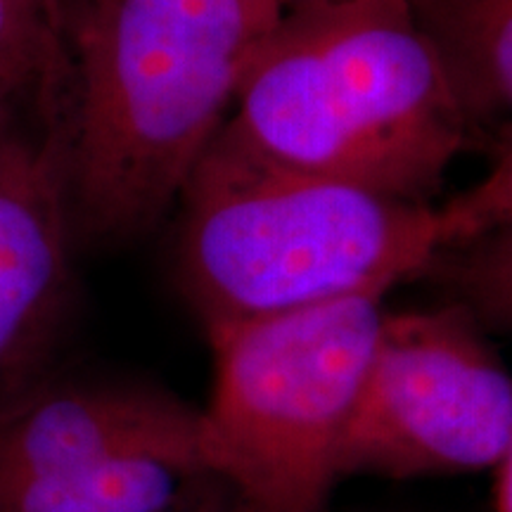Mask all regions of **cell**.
<instances>
[{
    "instance_id": "obj_1",
    "label": "cell",
    "mask_w": 512,
    "mask_h": 512,
    "mask_svg": "<svg viewBox=\"0 0 512 512\" xmlns=\"http://www.w3.org/2000/svg\"><path fill=\"white\" fill-rule=\"evenodd\" d=\"M285 12L273 0H62L57 131L76 238L131 240L181 200Z\"/></svg>"
},
{
    "instance_id": "obj_2",
    "label": "cell",
    "mask_w": 512,
    "mask_h": 512,
    "mask_svg": "<svg viewBox=\"0 0 512 512\" xmlns=\"http://www.w3.org/2000/svg\"><path fill=\"white\" fill-rule=\"evenodd\" d=\"M219 138L261 162L432 204L477 143L411 0L290 8L249 64Z\"/></svg>"
},
{
    "instance_id": "obj_3",
    "label": "cell",
    "mask_w": 512,
    "mask_h": 512,
    "mask_svg": "<svg viewBox=\"0 0 512 512\" xmlns=\"http://www.w3.org/2000/svg\"><path fill=\"white\" fill-rule=\"evenodd\" d=\"M178 202V283L204 328L384 297L441 254L439 204L278 169L219 136Z\"/></svg>"
},
{
    "instance_id": "obj_4",
    "label": "cell",
    "mask_w": 512,
    "mask_h": 512,
    "mask_svg": "<svg viewBox=\"0 0 512 512\" xmlns=\"http://www.w3.org/2000/svg\"><path fill=\"white\" fill-rule=\"evenodd\" d=\"M384 297L211 325L200 408L209 470L242 512H325L380 335Z\"/></svg>"
},
{
    "instance_id": "obj_5",
    "label": "cell",
    "mask_w": 512,
    "mask_h": 512,
    "mask_svg": "<svg viewBox=\"0 0 512 512\" xmlns=\"http://www.w3.org/2000/svg\"><path fill=\"white\" fill-rule=\"evenodd\" d=\"M512 444V373L460 302L384 313L339 472L415 479L496 470Z\"/></svg>"
},
{
    "instance_id": "obj_6",
    "label": "cell",
    "mask_w": 512,
    "mask_h": 512,
    "mask_svg": "<svg viewBox=\"0 0 512 512\" xmlns=\"http://www.w3.org/2000/svg\"><path fill=\"white\" fill-rule=\"evenodd\" d=\"M126 456L200 465V408L138 382H57L0 399V482Z\"/></svg>"
},
{
    "instance_id": "obj_7",
    "label": "cell",
    "mask_w": 512,
    "mask_h": 512,
    "mask_svg": "<svg viewBox=\"0 0 512 512\" xmlns=\"http://www.w3.org/2000/svg\"><path fill=\"white\" fill-rule=\"evenodd\" d=\"M76 240L55 114L0 155V392L17 387L57 332Z\"/></svg>"
},
{
    "instance_id": "obj_8",
    "label": "cell",
    "mask_w": 512,
    "mask_h": 512,
    "mask_svg": "<svg viewBox=\"0 0 512 512\" xmlns=\"http://www.w3.org/2000/svg\"><path fill=\"white\" fill-rule=\"evenodd\" d=\"M216 484L200 465L126 456L0 482V512H174Z\"/></svg>"
},
{
    "instance_id": "obj_9",
    "label": "cell",
    "mask_w": 512,
    "mask_h": 512,
    "mask_svg": "<svg viewBox=\"0 0 512 512\" xmlns=\"http://www.w3.org/2000/svg\"><path fill=\"white\" fill-rule=\"evenodd\" d=\"M479 136L512 121V0H411Z\"/></svg>"
},
{
    "instance_id": "obj_10",
    "label": "cell",
    "mask_w": 512,
    "mask_h": 512,
    "mask_svg": "<svg viewBox=\"0 0 512 512\" xmlns=\"http://www.w3.org/2000/svg\"><path fill=\"white\" fill-rule=\"evenodd\" d=\"M64 74L62 0H0V91L53 107Z\"/></svg>"
},
{
    "instance_id": "obj_11",
    "label": "cell",
    "mask_w": 512,
    "mask_h": 512,
    "mask_svg": "<svg viewBox=\"0 0 512 512\" xmlns=\"http://www.w3.org/2000/svg\"><path fill=\"white\" fill-rule=\"evenodd\" d=\"M484 330L512 335V228L441 252L430 268Z\"/></svg>"
},
{
    "instance_id": "obj_12",
    "label": "cell",
    "mask_w": 512,
    "mask_h": 512,
    "mask_svg": "<svg viewBox=\"0 0 512 512\" xmlns=\"http://www.w3.org/2000/svg\"><path fill=\"white\" fill-rule=\"evenodd\" d=\"M512 228V121L491 131V166L475 185L439 204L441 252Z\"/></svg>"
},
{
    "instance_id": "obj_13",
    "label": "cell",
    "mask_w": 512,
    "mask_h": 512,
    "mask_svg": "<svg viewBox=\"0 0 512 512\" xmlns=\"http://www.w3.org/2000/svg\"><path fill=\"white\" fill-rule=\"evenodd\" d=\"M174 512H242V508L226 486L216 484L204 491V494L192 498V501L183 503L181 508Z\"/></svg>"
},
{
    "instance_id": "obj_14",
    "label": "cell",
    "mask_w": 512,
    "mask_h": 512,
    "mask_svg": "<svg viewBox=\"0 0 512 512\" xmlns=\"http://www.w3.org/2000/svg\"><path fill=\"white\" fill-rule=\"evenodd\" d=\"M22 95L0 91V155L12 143V138L22 131L19 124V105H22Z\"/></svg>"
},
{
    "instance_id": "obj_15",
    "label": "cell",
    "mask_w": 512,
    "mask_h": 512,
    "mask_svg": "<svg viewBox=\"0 0 512 512\" xmlns=\"http://www.w3.org/2000/svg\"><path fill=\"white\" fill-rule=\"evenodd\" d=\"M498 482H496V512H512V444L496 467Z\"/></svg>"
},
{
    "instance_id": "obj_16",
    "label": "cell",
    "mask_w": 512,
    "mask_h": 512,
    "mask_svg": "<svg viewBox=\"0 0 512 512\" xmlns=\"http://www.w3.org/2000/svg\"><path fill=\"white\" fill-rule=\"evenodd\" d=\"M273 3L283 5L285 10L299 8V5H313V3H330V0H273Z\"/></svg>"
}]
</instances>
